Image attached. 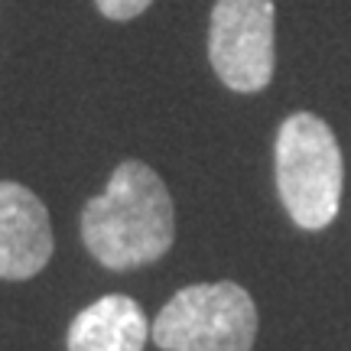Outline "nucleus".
Here are the masks:
<instances>
[{
  "mask_svg": "<svg viewBox=\"0 0 351 351\" xmlns=\"http://www.w3.org/2000/svg\"><path fill=\"white\" fill-rule=\"evenodd\" d=\"M150 339V322L137 300L111 293L88 302L72 319L65 345L69 351H143Z\"/></svg>",
  "mask_w": 351,
  "mask_h": 351,
  "instance_id": "nucleus-6",
  "label": "nucleus"
},
{
  "mask_svg": "<svg viewBox=\"0 0 351 351\" xmlns=\"http://www.w3.org/2000/svg\"><path fill=\"white\" fill-rule=\"evenodd\" d=\"M56 241L49 212L33 189L0 179V280H33L46 270Z\"/></svg>",
  "mask_w": 351,
  "mask_h": 351,
  "instance_id": "nucleus-5",
  "label": "nucleus"
},
{
  "mask_svg": "<svg viewBox=\"0 0 351 351\" xmlns=\"http://www.w3.org/2000/svg\"><path fill=\"white\" fill-rule=\"evenodd\" d=\"M276 192L302 231H322L341 208V150L332 127L309 111L289 114L274 143Z\"/></svg>",
  "mask_w": 351,
  "mask_h": 351,
  "instance_id": "nucleus-2",
  "label": "nucleus"
},
{
  "mask_svg": "<svg viewBox=\"0 0 351 351\" xmlns=\"http://www.w3.org/2000/svg\"><path fill=\"white\" fill-rule=\"evenodd\" d=\"M150 335L163 351H251L257 341V306L231 283H192L179 289L153 319Z\"/></svg>",
  "mask_w": 351,
  "mask_h": 351,
  "instance_id": "nucleus-3",
  "label": "nucleus"
},
{
  "mask_svg": "<svg viewBox=\"0 0 351 351\" xmlns=\"http://www.w3.org/2000/svg\"><path fill=\"white\" fill-rule=\"evenodd\" d=\"M274 0H218L208 23V59L221 85L241 95L263 91L276 65Z\"/></svg>",
  "mask_w": 351,
  "mask_h": 351,
  "instance_id": "nucleus-4",
  "label": "nucleus"
},
{
  "mask_svg": "<svg viewBox=\"0 0 351 351\" xmlns=\"http://www.w3.org/2000/svg\"><path fill=\"white\" fill-rule=\"evenodd\" d=\"M98 3V10L108 16V20H134V16H140V13L150 7L153 0H95Z\"/></svg>",
  "mask_w": 351,
  "mask_h": 351,
  "instance_id": "nucleus-7",
  "label": "nucleus"
},
{
  "mask_svg": "<svg viewBox=\"0 0 351 351\" xmlns=\"http://www.w3.org/2000/svg\"><path fill=\"white\" fill-rule=\"evenodd\" d=\"M82 241L108 270H134L163 257L176 241L173 195L156 169L124 160L82 212Z\"/></svg>",
  "mask_w": 351,
  "mask_h": 351,
  "instance_id": "nucleus-1",
  "label": "nucleus"
}]
</instances>
